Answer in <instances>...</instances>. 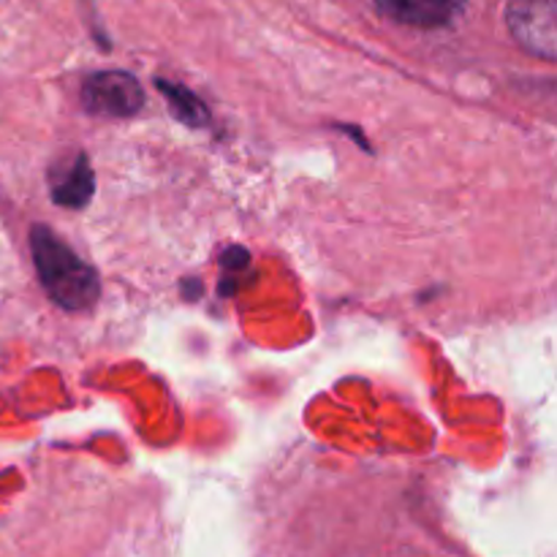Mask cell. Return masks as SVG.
<instances>
[{
    "instance_id": "6",
    "label": "cell",
    "mask_w": 557,
    "mask_h": 557,
    "mask_svg": "<svg viewBox=\"0 0 557 557\" xmlns=\"http://www.w3.org/2000/svg\"><path fill=\"white\" fill-rule=\"evenodd\" d=\"M158 87H161L163 96L169 98V103H172L174 112L180 114V120H185L188 125H205L207 109L201 107L199 98L190 96L185 87L172 85V82H158Z\"/></svg>"
},
{
    "instance_id": "2",
    "label": "cell",
    "mask_w": 557,
    "mask_h": 557,
    "mask_svg": "<svg viewBox=\"0 0 557 557\" xmlns=\"http://www.w3.org/2000/svg\"><path fill=\"white\" fill-rule=\"evenodd\" d=\"M506 22H509L511 36H515L528 52H533L536 58L544 60H555V0H509Z\"/></svg>"
},
{
    "instance_id": "3",
    "label": "cell",
    "mask_w": 557,
    "mask_h": 557,
    "mask_svg": "<svg viewBox=\"0 0 557 557\" xmlns=\"http://www.w3.org/2000/svg\"><path fill=\"white\" fill-rule=\"evenodd\" d=\"M82 101L90 112L107 114V117H128L141 107L139 82L123 71H101L92 74L82 87Z\"/></svg>"
},
{
    "instance_id": "4",
    "label": "cell",
    "mask_w": 557,
    "mask_h": 557,
    "mask_svg": "<svg viewBox=\"0 0 557 557\" xmlns=\"http://www.w3.org/2000/svg\"><path fill=\"white\" fill-rule=\"evenodd\" d=\"M392 20L411 27H444L462 11L466 0H375Z\"/></svg>"
},
{
    "instance_id": "1",
    "label": "cell",
    "mask_w": 557,
    "mask_h": 557,
    "mask_svg": "<svg viewBox=\"0 0 557 557\" xmlns=\"http://www.w3.org/2000/svg\"><path fill=\"white\" fill-rule=\"evenodd\" d=\"M30 248L38 281L60 308L85 310L96 302L101 292L96 270L79 259L63 239L54 237L47 226H36L30 234Z\"/></svg>"
},
{
    "instance_id": "5",
    "label": "cell",
    "mask_w": 557,
    "mask_h": 557,
    "mask_svg": "<svg viewBox=\"0 0 557 557\" xmlns=\"http://www.w3.org/2000/svg\"><path fill=\"white\" fill-rule=\"evenodd\" d=\"M49 188H52V199L58 205L71 207V210L85 207L90 201L92 188H96V177H92L87 158L79 152L69 163H54L52 172H49Z\"/></svg>"
}]
</instances>
